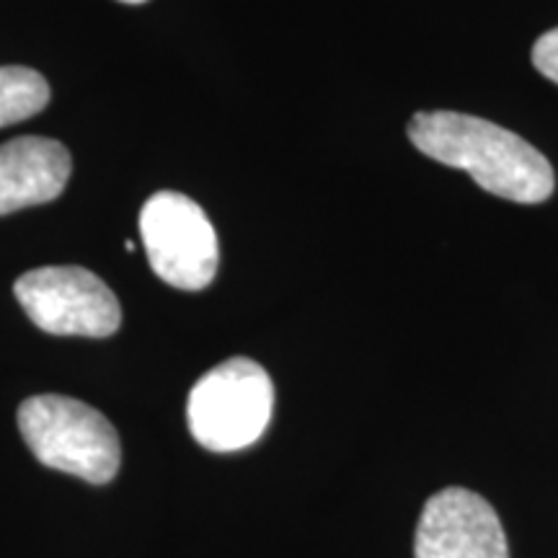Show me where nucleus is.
Returning <instances> with one entry per match:
<instances>
[{
	"instance_id": "nucleus-1",
	"label": "nucleus",
	"mask_w": 558,
	"mask_h": 558,
	"mask_svg": "<svg viewBox=\"0 0 558 558\" xmlns=\"http://www.w3.org/2000/svg\"><path fill=\"white\" fill-rule=\"evenodd\" d=\"M416 150L465 171L481 190L520 205H538L554 194L556 173L541 150L512 130L460 114V111H418L409 122Z\"/></svg>"
},
{
	"instance_id": "nucleus-2",
	"label": "nucleus",
	"mask_w": 558,
	"mask_h": 558,
	"mask_svg": "<svg viewBox=\"0 0 558 558\" xmlns=\"http://www.w3.org/2000/svg\"><path fill=\"white\" fill-rule=\"evenodd\" d=\"M19 429L47 469L109 484L122 463L117 429L101 411L68 396H34L19 407Z\"/></svg>"
},
{
	"instance_id": "nucleus-3",
	"label": "nucleus",
	"mask_w": 558,
	"mask_h": 558,
	"mask_svg": "<svg viewBox=\"0 0 558 558\" xmlns=\"http://www.w3.org/2000/svg\"><path fill=\"white\" fill-rule=\"evenodd\" d=\"M275 409V386L259 362L233 357L202 375L186 403L192 437L213 452H235L259 439Z\"/></svg>"
},
{
	"instance_id": "nucleus-4",
	"label": "nucleus",
	"mask_w": 558,
	"mask_h": 558,
	"mask_svg": "<svg viewBox=\"0 0 558 558\" xmlns=\"http://www.w3.org/2000/svg\"><path fill=\"white\" fill-rule=\"evenodd\" d=\"M143 248L156 275L179 290H205L218 275L220 246L197 202L158 192L140 209Z\"/></svg>"
},
{
	"instance_id": "nucleus-5",
	"label": "nucleus",
	"mask_w": 558,
	"mask_h": 558,
	"mask_svg": "<svg viewBox=\"0 0 558 558\" xmlns=\"http://www.w3.org/2000/svg\"><path fill=\"white\" fill-rule=\"evenodd\" d=\"M21 308L54 337H111L122 324V308L101 277L83 267H41L13 284Z\"/></svg>"
},
{
	"instance_id": "nucleus-6",
	"label": "nucleus",
	"mask_w": 558,
	"mask_h": 558,
	"mask_svg": "<svg viewBox=\"0 0 558 558\" xmlns=\"http://www.w3.org/2000/svg\"><path fill=\"white\" fill-rule=\"evenodd\" d=\"M414 558H509L497 509L460 486L432 494L418 518Z\"/></svg>"
},
{
	"instance_id": "nucleus-7",
	"label": "nucleus",
	"mask_w": 558,
	"mask_h": 558,
	"mask_svg": "<svg viewBox=\"0 0 558 558\" xmlns=\"http://www.w3.org/2000/svg\"><path fill=\"white\" fill-rule=\"evenodd\" d=\"M73 160L50 137H16L0 148V215L45 205L65 190Z\"/></svg>"
},
{
	"instance_id": "nucleus-8",
	"label": "nucleus",
	"mask_w": 558,
	"mask_h": 558,
	"mask_svg": "<svg viewBox=\"0 0 558 558\" xmlns=\"http://www.w3.org/2000/svg\"><path fill=\"white\" fill-rule=\"evenodd\" d=\"M47 101H50V86L45 75L21 65L0 68V128L39 114Z\"/></svg>"
},
{
	"instance_id": "nucleus-9",
	"label": "nucleus",
	"mask_w": 558,
	"mask_h": 558,
	"mask_svg": "<svg viewBox=\"0 0 558 558\" xmlns=\"http://www.w3.org/2000/svg\"><path fill=\"white\" fill-rule=\"evenodd\" d=\"M533 65L548 81L558 83V29H550L535 41L533 47Z\"/></svg>"
},
{
	"instance_id": "nucleus-10",
	"label": "nucleus",
	"mask_w": 558,
	"mask_h": 558,
	"mask_svg": "<svg viewBox=\"0 0 558 558\" xmlns=\"http://www.w3.org/2000/svg\"><path fill=\"white\" fill-rule=\"evenodd\" d=\"M122 3H132V5H137V3H145V0H122Z\"/></svg>"
}]
</instances>
